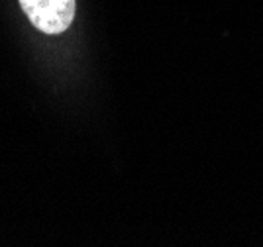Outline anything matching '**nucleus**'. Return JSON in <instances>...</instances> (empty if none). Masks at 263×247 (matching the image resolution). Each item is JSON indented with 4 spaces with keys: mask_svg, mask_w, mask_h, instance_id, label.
I'll use <instances>...</instances> for the list:
<instances>
[{
    "mask_svg": "<svg viewBox=\"0 0 263 247\" xmlns=\"http://www.w3.org/2000/svg\"><path fill=\"white\" fill-rule=\"evenodd\" d=\"M22 10L44 33H63L75 18V0H20Z\"/></svg>",
    "mask_w": 263,
    "mask_h": 247,
    "instance_id": "obj_1",
    "label": "nucleus"
}]
</instances>
